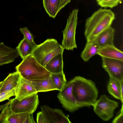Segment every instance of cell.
<instances>
[{
  "label": "cell",
  "instance_id": "obj_2",
  "mask_svg": "<svg viewBox=\"0 0 123 123\" xmlns=\"http://www.w3.org/2000/svg\"><path fill=\"white\" fill-rule=\"evenodd\" d=\"M72 92L80 108L93 106L97 100L98 92L94 82L83 77L73 79Z\"/></svg>",
  "mask_w": 123,
  "mask_h": 123
},
{
  "label": "cell",
  "instance_id": "obj_18",
  "mask_svg": "<svg viewBox=\"0 0 123 123\" xmlns=\"http://www.w3.org/2000/svg\"><path fill=\"white\" fill-rule=\"evenodd\" d=\"M63 53H59L52 58L47 64L45 68L51 73L63 72Z\"/></svg>",
  "mask_w": 123,
  "mask_h": 123
},
{
  "label": "cell",
  "instance_id": "obj_15",
  "mask_svg": "<svg viewBox=\"0 0 123 123\" xmlns=\"http://www.w3.org/2000/svg\"><path fill=\"white\" fill-rule=\"evenodd\" d=\"M115 30L110 27L99 34L94 39L99 48L107 45H114Z\"/></svg>",
  "mask_w": 123,
  "mask_h": 123
},
{
  "label": "cell",
  "instance_id": "obj_11",
  "mask_svg": "<svg viewBox=\"0 0 123 123\" xmlns=\"http://www.w3.org/2000/svg\"><path fill=\"white\" fill-rule=\"evenodd\" d=\"M10 104L2 109L0 114V122L2 123H26L28 118L32 114L28 112L15 113L11 110Z\"/></svg>",
  "mask_w": 123,
  "mask_h": 123
},
{
  "label": "cell",
  "instance_id": "obj_6",
  "mask_svg": "<svg viewBox=\"0 0 123 123\" xmlns=\"http://www.w3.org/2000/svg\"><path fill=\"white\" fill-rule=\"evenodd\" d=\"M118 106V102L109 98L105 94L101 95L93 106L95 114L105 121L112 117L114 111Z\"/></svg>",
  "mask_w": 123,
  "mask_h": 123
},
{
  "label": "cell",
  "instance_id": "obj_24",
  "mask_svg": "<svg viewBox=\"0 0 123 123\" xmlns=\"http://www.w3.org/2000/svg\"><path fill=\"white\" fill-rule=\"evenodd\" d=\"M122 0H96L98 5L102 7L112 8L118 5Z\"/></svg>",
  "mask_w": 123,
  "mask_h": 123
},
{
  "label": "cell",
  "instance_id": "obj_3",
  "mask_svg": "<svg viewBox=\"0 0 123 123\" xmlns=\"http://www.w3.org/2000/svg\"><path fill=\"white\" fill-rule=\"evenodd\" d=\"M21 77L31 81H40L50 76L51 73L40 64L31 54L23 59L16 67Z\"/></svg>",
  "mask_w": 123,
  "mask_h": 123
},
{
  "label": "cell",
  "instance_id": "obj_29",
  "mask_svg": "<svg viewBox=\"0 0 123 123\" xmlns=\"http://www.w3.org/2000/svg\"><path fill=\"white\" fill-rule=\"evenodd\" d=\"M71 0H60L59 10L60 11L67 5L71 2Z\"/></svg>",
  "mask_w": 123,
  "mask_h": 123
},
{
  "label": "cell",
  "instance_id": "obj_12",
  "mask_svg": "<svg viewBox=\"0 0 123 123\" xmlns=\"http://www.w3.org/2000/svg\"><path fill=\"white\" fill-rule=\"evenodd\" d=\"M15 89V98L18 100H20L38 93L32 82L21 77L18 84Z\"/></svg>",
  "mask_w": 123,
  "mask_h": 123
},
{
  "label": "cell",
  "instance_id": "obj_7",
  "mask_svg": "<svg viewBox=\"0 0 123 123\" xmlns=\"http://www.w3.org/2000/svg\"><path fill=\"white\" fill-rule=\"evenodd\" d=\"M9 101L11 110L16 113L28 112L32 114L36 111L39 103L37 93L20 100L15 98L9 100Z\"/></svg>",
  "mask_w": 123,
  "mask_h": 123
},
{
  "label": "cell",
  "instance_id": "obj_20",
  "mask_svg": "<svg viewBox=\"0 0 123 123\" xmlns=\"http://www.w3.org/2000/svg\"><path fill=\"white\" fill-rule=\"evenodd\" d=\"M24 38L21 40L16 49L21 57L23 59L31 55L36 47Z\"/></svg>",
  "mask_w": 123,
  "mask_h": 123
},
{
  "label": "cell",
  "instance_id": "obj_4",
  "mask_svg": "<svg viewBox=\"0 0 123 123\" xmlns=\"http://www.w3.org/2000/svg\"><path fill=\"white\" fill-rule=\"evenodd\" d=\"M64 49L56 40L49 38L37 45L31 55L45 68L47 64L52 58L59 53H63Z\"/></svg>",
  "mask_w": 123,
  "mask_h": 123
},
{
  "label": "cell",
  "instance_id": "obj_22",
  "mask_svg": "<svg viewBox=\"0 0 123 123\" xmlns=\"http://www.w3.org/2000/svg\"><path fill=\"white\" fill-rule=\"evenodd\" d=\"M32 83L38 92L56 90L54 86L50 76L43 80Z\"/></svg>",
  "mask_w": 123,
  "mask_h": 123
},
{
  "label": "cell",
  "instance_id": "obj_26",
  "mask_svg": "<svg viewBox=\"0 0 123 123\" xmlns=\"http://www.w3.org/2000/svg\"><path fill=\"white\" fill-rule=\"evenodd\" d=\"M15 89L3 92L0 93V102L6 100H9V98L13 96H15Z\"/></svg>",
  "mask_w": 123,
  "mask_h": 123
},
{
  "label": "cell",
  "instance_id": "obj_10",
  "mask_svg": "<svg viewBox=\"0 0 123 123\" xmlns=\"http://www.w3.org/2000/svg\"><path fill=\"white\" fill-rule=\"evenodd\" d=\"M40 108L46 123H71L68 117L60 109L52 108L46 105L41 106Z\"/></svg>",
  "mask_w": 123,
  "mask_h": 123
},
{
  "label": "cell",
  "instance_id": "obj_23",
  "mask_svg": "<svg viewBox=\"0 0 123 123\" xmlns=\"http://www.w3.org/2000/svg\"><path fill=\"white\" fill-rule=\"evenodd\" d=\"M50 77L55 88L57 90L61 91L67 83L64 74L63 72L51 73Z\"/></svg>",
  "mask_w": 123,
  "mask_h": 123
},
{
  "label": "cell",
  "instance_id": "obj_9",
  "mask_svg": "<svg viewBox=\"0 0 123 123\" xmlns=\"http://www.w3.org/2000/svg\"><path fill=\"white\" fill-rule=\"evenodd\" d=\"M102 59V67L110 77L123 81V61L103 57Z\"/></svg>",
  "mask_w": 123,
  "mask_h": 123
},
{
  "label": "cell",
  "instance_id": "obj_32",
  "mask_svg": "<svg viewBox=\"0 0 123 123\" xmlns=\"http://www.w3.org/2000/svg\"><path fill=\"white\" fill-rule=\"evenodd\" d=\"M3 81L0 82V89L2 86L3 84Z\"/></svg>",
  "mask_w": 123,
  "mask_h": 123
},
{
  "label": "cell",
  "instance_id": "obj_14",
  "mask_svg": "<svg viewBox=\"0 0 123 123\" xmlns=\"http://www.w3.org/2000/svg\"><path fill=\"white\" fill-rule=\"evenodd\" d=\"M97 54L102 57L123 61V52L114 45H107L100 48Z\"/></svg>",
  "mask_w": 123,
  "mask_h": 123
},
{
  "label": "cell",
  "instance_id": "obj_27",
  "mask_svg": "<svg viewBox=\"0 0 123 123\" xmlns=\"http://www.w3.org/2000/svg\"><path fill=\"white\" fill-rule=\"evenodd\" d=\"M123 104L119 113L113 120L112 123H123Z\"/></svg>",
  "mask_w": 123,
  "mask_h": 123
},
{
  "label": "cell",
  "instance_id": "obj_31",
  "mask_svg": "<svg viewBox=\"0 0 123 123\" xmlns=\"http://www.w3.org/2000/svg\"><path fill=\"white\" fill-rule=\"evenodd\" d=\"M10 104V102L9 101L8 102H7L6 103L2 105H1L0 106V111L2 110L4 107H6V106H7L9 104Z\"/></svg>",
  "mask_w": 123,
  "mask_h": 123
},
{
  "label": "cell",
  "instance_id": "obj_5",
  "mask_svg": "<svg viewBox=\"0 0 123 123\" xmlns=\"http://www.w3.org/2000/svg\"><path fill=\"white\" fill-rule=\"evenodd\" d=\"M78 11L79 10L76 9L70 13L67 19L66 27L62 31L63 39L62 46L64 49L73 50L77 48L75 36Z\"/></svg>",
  "mask_w": 123,
  "mask_h": 123
},
{
  "label": "cell",
  "instance_id": "obj_21",
  "mask_svg": "<svg viewBox=\"0 0 123 123\" xmlns=\"http://www.w3.org/2000/svg\"><path fill=\"white\" fill-rule=\"evenodd\" d=\"M60 0H43L44 8L50 17L55 18L59 10Z\"/></svg>",
  "mask_w": 123,
  "mask_h": 123
},
{
  "label": "cell",
  "instance_id": "obj_13",
  "mask_svg": "<svg viewBox=\"0 0 123 123\" xmlns=\"http://www.w3.org/2000/svg\"><path fill=\"white\" fill-rule=\"evenodd\" d=\"M19 55L16 49L0 43V66L13 62Z\"/></svg>",
  "mask_w": 123,
  "mask_h": 123
},
{
  "label": "cell",
  "instance_id": "obj_8",
  "mask_svg": "<svg viewBox=\"0 0 123 123\" xmlns=\"http://www.w3.org/2000/svg\"><path fill=\"white\" fill-rule=\"evenodd\" d=\"M73 79L67 82L64 89L61 91H59L57 96L62 107L72 113L80 108L73 93Z\"/></svg>",
  "mask_w": 123,
  "mask_h": 123
},
{
  "label": "cell",
  "instance_id": "obj_30",
  "mask_svg": "<svg viewBox=\"0 0 123 123\" xmlns=\"http://www.w3.org/2000/svg\"><path fill=\"white\" fill-rule=\"evenodd\" d=\"M35 123L33 118L32 114H31L28 118L26 123Z\"/></svg>",
  "mask_w": 123,
  "mask_h": 123
},
{
  "label": "cell",
  "instance_id": "obj_25",
  "mask_svg": "<svg viewBox=\"0 0 123 123\" xmlns=\"http://www.w3.org/2000/svg\"><path fill=\"white\" fill-rule=\"evenodd\" d=\"M20 32L24 36V38L30 42L34 46L36 47L37 45L34 42L33 37L32 34L28 28L24 27L20 29Z\"/></svg>",
  "mask_w": 123,
  "mask_h": 123
},
{
  "label": "cell",
  "instance_id": "obj_17",
  "mask_svg": "<svg viewBox=\"0 0 123 123\" xmlns=\"http://www.w3.org/2000/svg\"><path fill=\"white\" fill-rule=\"evenodd\" d=\"M21 76L17 71L9 74L3 81L0 93L15 89L18 85Z\"/></svg>",
  "mask_w": 123,
  "mask_h": 123
},
{
  "label": "cell",
  "instance_id": "obj_19",
  "mask_svg": "<svg viewBox=\"0 0 123 123\" xmlns=\"http://www.w3.org/2000/svg\"><path fill=\"white\" fill-rule=\"evenodd\" d=\"M99 47L94 39L87 41L85 47L81 54V57L85 62L97 54Z\"/></svg>",
  "mask_w": 123,
  "mask_h": 123
},
{
  "label": "cell",
  "instance_id": "obj_16",
  "mask_svg": "<svg viewBox=\"0 0 123 123\" xmlns=\"http://www.w3.org/2000/svg\"><path fill=\"white\" fill-rule=\"evenodd\" d=\"M123 81L120 82L110 77L107 86L109 93L115 98L120 100L122 104L123 102Z\"/></svg>",
  "mask_w": 123,
  "mask_h": 123
},
{
  "label": "cell",
  "instance_id": "obj_1",
  "mask_svg": "<svg viewBox=\"0 0 123 123\" xmlns=\"http://www.w3.org/2000/svg\"><path fill=\"white\" fill-rule=\"evenodd\" d=\"M115 18L110 9L100 8L86 19L84 35L87 41L94 39L100 33L111 26Z\"/></svg>",
  "mask_w": 123,
  "mask_h": 123
},
{
  "label": "cell",
  "instance_id": "obj_28",
  "mask_svg": "<svg viewBox=\"0 0 123 123\" xmlns=\"http://www.w3.org/2000/svg\"><path fill=\"white\" fill-rule=\"evenodd\" d=\"M36 120L38 123H46L42 111L37 113Z\"/></svg>",
  "mask_w": 123,
  "mask_h": 123
}]
</instances>
